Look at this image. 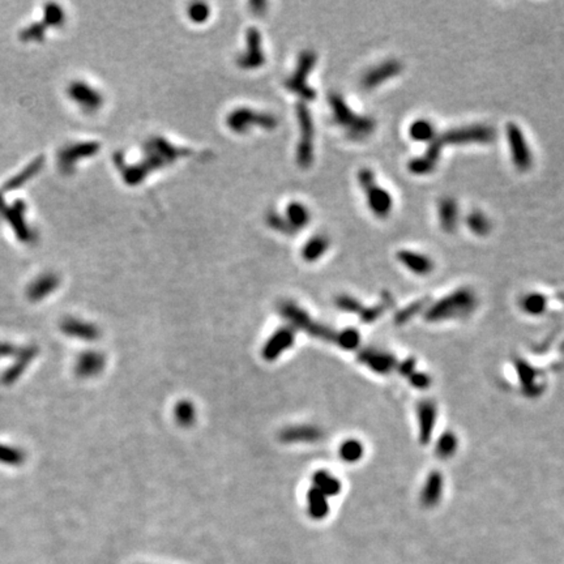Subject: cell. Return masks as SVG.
Returning a JSON list of instances; mask_svg holds the SVG:
<instances>
[{
    "instance_id": "cell-1",
    "label": "cell",
    "mask_w": 564,
    "mask_h": 564,
    "mask_svg": "<svg viewBox=\"0 0 564 564\" xmlns=\"http://www.w3.org/2000/svg\"><path fill=\"white\" fill-rule=\"evenodd\" d=\"M192 151L188 148L175 146L166 137L153 135L146 139L143 144L141 158L135 163H129L124 155L114 154V163L117 165L122 178L129 186H139L154 172L169 168L171 165L192 155Z\"/></svg>"
},
{
    "instance_id": "cell-2",
    "label": "cell",
    "mask_w": 564,
    "mask_h": 564,
    "mask_svg": "<svg viewBox=\"0 0 564 564\" xmlns=\"http://www.w3.org/2000/svg\"><path fill=\"white\" fill-rule=\"evenodd\" d=\"M328 103L332 112V120L353 141H363L374 134L376 122L372 117L360 115L353 112L351 106L340 93H329Z\"/></svg>"
},
{
    "instance_id": "cell-3",
    "label": "cell",
    "mask_w": 564,
    "mask_h": 564,
    "mask_svg": "<svg viewBox=\"0 0 564 564\" xmlns=\"http://www.w3.org/2000/svg\"><path fill=\"white\" fill-rule=\"evenodd\" d=\"M477 302L474 291L462 288L435 302L428 308L426 319L430 322H442L469 317L477 307Z\"/></svg>"
},
{
    "instance_id": "cell-4",
    "label": "cell",
    "mask_w": 564,
    "mask_h": 564,
    "mask_svg": "<svg viewBox=\"0 0 564 564\" xmlns=\"http://www.w3.org/2000/svg\"><path fill=\"white\" fill-rule=\"evenodd\" d=\"M317 61V52L312 50H303L298 57L297 67L294 69V72L283 83L285 88L290 93L298 95L302 102L314 101L317 98L315 89L308 86V77L312 69H315Z\"/></svg>"
},
{
    "instance_id": "cell-5",
    "label": "cell",
    "mask_w": 564,
    "mask_h": 564,
    "mask_svg": "<svg viewBox=\"0 0 564 564\" xmlns=\"http://www.w3.org/2000/svg\"><path fill=\"white\" fill-rule=\"evenodd\" d=\"M359 186L368 197L370 211L376 217H388L394 208V197L384 187L379 186L376 182L375 174L371 169H362L358 171Z\"/></svg>"
},
{
    "instance_id": "cell-6",
    "label": "cell",
    "mask_w": 564,
    "mask_h": 564,
    "mask_svg": "<svg viewBox=\"0 0 564 564\" xmlns=\"http://www.w3.org/2000/svg\"><path fill=\"white\" fill-rule=\"evenodd\" d=\"M297 120L300 124V141L297 146V163L300 169H308L314 163L315 155V126L311 112L305 102L297 103L295 106Z\"/></svg>"
},
{
    "instance_id": "cell-7",
    "label": "cell",
    "mask_w": 564,
    "mask_h": 564,
    "mask_svg": "<svg viewBox=\"0 0 564 564\" xmlns=\"http://www.w3.org/2000/svg\"><path fill=\"white\" fill-rule=\"evenodd\" d=\"M226 126L235 134H247L249 129L255 127L272 131L277 129L278 119L269 112H257L249 107H238L226 117Z\"/></svg>"
},
{
    "instance_id": "cell-8",
    "label": "cell",
    "mask_w": 564,
    "mask_h": 564,
    "mask_svg": "<svg viewBox=\"0 0 564 564\" xmlns=\"http://www.w3.org/2000/svg\"><path fill=\"white\" fill-rule=\"evenodd\" d=\"M440 143L445 146H468V144H488L494 141L496 131L494 127L488 124H471L459 129L445 131L439 135Z\"/></svg>"
},
{
    "instance_id": "cell-9",
    "label": "cell",
    "mask_w": 564,
    "mask_h": 564,
    "mask_svg": "<svg viewBox=\"0 0 564 564\" xmlns=\"http://www.w3.org/2000/svg\"><path fill=\"white\" fill-rule=\"evenodd\" d=\"M507 141L511 152L515 168L522 172H527L531 169L533 165V155L530 152L529 144L525 139V135L522 129L516 123H508L507 124Z\"/></svg>"
},
{
    "instance_id": "cell-10",
    "label": "cell",
    "mask_w": 564,
    "mask_h": 564,
    "mask_svg": "<svg viewBox=\"0 0 564 564\" xmlns=\"http://www.w3.org/2000/svg\"><path fill=\"white\" fill-rule=\"evenodd\" d=\"M101 144L97 141H81L63 146L58 154V166L64 174H72L78 161L93 157L100 152Z\"/></svg>"
},
{
    "instance_id": "cell-11",
    "label": "cell",
    "mask_w": 564,
    "mask_h": 564,
    "mask_svg": "<svg viewBox=\"0 0 564 564\" xmlns=\"http://www.w3.org/2000/svg\"><path fill=\"white\" fill-rule=\"evenodd\" d=\"M69 100L86 112H98L103 106V95L86 81H72L67 88Z\"/></svg>"
},
{
    "instance_id": "cell-12",
    "label": "cell",
    "mask_w": 564,
    "mask_h": 564,
    "mask_svg": "<svg viewBox=\"0 0 564 564\" xmlns=\"http://www.w3.org/2000/svg\"><path fill=\"white\" fill-rule=\"evenodd\" d=\"M265 63L263 37L257 28H248L246 33V49L237 58V66L245 71L260 69Z\"/></svg>"
},
{
    "instance_id": "cell-13",
    "label": "cell",
    "mask_w": 564,
    "mask_h": 564,
    "mask_svg": "<svg viewBox=\"0 0 564 564\" xmlns=\"http://www.w3.org/2000/svg\"><path fill=\"white\" fill-rule=\"evenodd\" d=\"M402 69H404V66L400 60H384L380 64L368 69V72L362 77L360 84L368 90L375 89L385 81L399 76L401 74Z\"/></svg>"
},
{
    "instance_id": "cell-14",
    "label": "cell",
    "mask_w": 564,
    "mask_h": 564,
    "mask_svg": "<svg viewBox=\"0 0 564 564\" xmlns=\"http://www.w3.org/2000/svg\"><path fill=\"white\" fill-rule=\"evenodd\" d=\"M25 212L26 204L23 200H18L12 206L1 211L4 220L9 223V226H12V230L15 231L18 240L21 242H30L33 234L26 223Z\"/></svg>"
},
{
    "instance_id": "cell-15",
    "label": "cell",
    "mask_w": 564,
    "mask_h": 564,
    "mask_svg": "<svg viewBox=\"0 0 564 564\" xmlns=\"http://www.w3.org/2000/svg\"><path fill=\"white\" fill-rule=\"evenodd\" d=\"M60 331L72 339H78L83 341H95L100 339V328L93 323L77 317H66L60 322Z\"/></svg>"
},
{
    "instance_id": "cell-16",
    "label": "cell",
    "mask_w": 564,
    "mask_h": 564,
    "mask_svg": "<svg viewBox=\"0 0 564 564\" xmlns=\"http://www.w3.org/2000/svg\"><path fill=\"white\" fill-rule=\"evenodd\" d=\"M37 354H38V348L35 345H29L18 349V354L15 356L16 357L15 362L3 374L1 377L3 384L11 385L18 382L20 376L25 372L28 366L35 360Z\"/></svg>"
},
{
    "instance_id": "cell-17",
    "label": "cell",
    "mask_w": 564,
    "mask_h": 564,
    "mask_svg": "<svg viewBox=\"0 0 564 564\" xmlns=\"http://www.w3.org/2000/svg\"><path fill=\"white\" fill-rule=\"evenodd\" d=\"M60 278L58 274H43L29 283L26 289V297L30 302H40L52 295L59 288Z\"/></svg>"
},
{
    "instance_id": "cell-18",
    "label": "cell",
    "mask_w": 564,
    "mask_h": 564,
    "mask_svg": "<svg viewBox=\"0 0 564 564\" xmlns=\"http://www.w3.org/2000/svg\"><path fill=\"white\" fill-rule=\"evenodd\" d=\"M396 257L406 269L411 271V274L428 276L434 269L433 259L421 252H414L411 249H400Z\"/></svg>"
},
{
    "instance_id": "cell-19",
    "label": "cell",
    "mask_w": 564,
    "mask_h": 564,
    "mask_svg": "<svg viewBox=\"0 0 564 564\" xmlns=\"http://www.w3.org/2000/svg\"><path fill=\"white\" fill-rule=\"evenodd\" d=\"M437 218L440 228L448 233L452 234L457 229L459 218H460V211L457 201L451 196L442 197L437 201Z\"/></svg>"
},
{
    "instance_id": "cell-20",
    "label": "cell",
    "mask_w": 564,
    "mask_h": 564,
    "mask_svg": "<svg viewBox=\"0 0 564 564\" xmlns=\"http://www.w3.org/2000/svg\"><path fill=\"white\" fill-rule=\"evenodd\" d=\"M106 363V358L100 351H84L76 360V374L80 377H93L98 375Z\"/></svg>"
},
{
    "instance_id": "cell-21",
    "label": "cell",
    "mask_w": 564,
    "mask_h": 564,
    "mask_svg": "<svg viewBox=\"0 0 564 564\" xmlns=\"http://www.w3.org/2000/svg\"><path fill=\"white\" fill-rule=\"evenodd\" d=\"M283 220L290 228L293 235H295L298 231L305 229L311 221V212L306 204L300 201H291L288 204L285 209V214H282Z\"/></svg>"
},
{
    "instance_id": "cell-22",
    "label": "cell",
    "mask_w": 564,
    "mask_h": 564,
    "mask_svg": "<svg viewBox=\"0 0 564 564\" xmlns=\"http://www.w3.org/2000/svg\"><path fill=\"white\" fill-rule=\"evenodd\" d=\"M359 359L362 363H365L368 368L379 374L389 372L394 368V357L384 351H374V349L362 351Z\"/></svg>"
},
{
    "instance_id": "cell-23",
    "label": "cell",
    "mask_w": 564,
    "mask_h": 564,
    "mask_svg": "<svg viewBox=\"0 0 564 564\" xmlns=\"http://www.w3.org/2000/svg\"><path fill=\"white\" fill-rule=\"evenodd\" d=\"M436 409L433 402L425 401L419 404L418 422H419V440L422 443L430 442L433 435L434 426H435Z\"/></svg>"
},
{
    "instance_id": "cell-24",
    "label": "cell",
    "mask_w": 564,
    "mask_h": 564,
    "mask_svg": "<svg viewBox=\"0 0 564 564\" xmlns=\"http://www.w3.org/2000/svg\"><path fill=\"white\" fill-rule=\"evenodd\" d=\"M293 341H294L293 331L288 328L280 329L266 343L263 351L265 358L269 360L277 358L281 354V351H286L289 346H291Z\"/></svg>"
},
{
    "instance_id": "cell-25",
    "label": "cell",
    "mask_w": 564,
    "mask_h": 564,
    "mask_svg": "<svg viewBox=\"0 0 564 564\" xmlns=\"http://www.w3.org/2000/svg\"><path fill=\"white\" fill-rule=\"evenodd\" d=\"M323 433L314 426H297L286 428L281 434V439L288 443H312L320 440Z\"/></svg>"
},
{
    "instance_id": "cell-26",
    "label": "cell",
    "mask_w": 564,
    "mask_h": 564,
    "mask_svg": "<svg viewBox=\"0 0 564 564\" xmlns=\"http://www.w3.org/2000/svg\"><path fill=\"white\" fill-rule=\"evenodd\" d=\"M43 163H45V157H43V155L37 157L35 161H32V163H29L24 170L20 171L13 178H11L8 182H6V184H4V187H3V191H4V192H7V191H13V189H18V188L21 187V186H24L26 182H29L32 178H35V175H37L40 171L42 170Z\"/></svg>"
},
{
    "instance_id": "cell-27",
    "label": "cell",
    "mask_w": 564,
    "mask_h": 564,
    "mask_svg": "<svg viewBox=\"0 0 564 564\" xmlns=\"http://www.w3.org/2000/svg\"><path fill=\"white\" fill-rule=\"evenodd\" d=\"M331 246V240L325 234H317L311 237L302 247V257L308 262H317V259L324 255Z\"/></svg>"
},
{
    "instance_id": "cell-28",
    "label": "cell",
    "mask_w": 564,
    "mask_h": 564,
    "mask_svg": "<svg viewBox=\"0 0 564 564\" xmlns=\"http://www.w3.org/2000/svg\"><path fill=\"white\" fill-rule=\"evenodd\" d=\"M443 493V477L440 473H431L426 479V483L422 488V502L426 505L437 503Z\"/></svg>"
},
{
    "instance_id": "cell-29",
    "label": "cell",
    "mask_w": 564,
    "mask_h": 564,
    "mask_svg": "<svg viewBox=\"0 0 564 564\" xmlns=\"http://www.w3.org/2000/svg\"><path fill=\"white\" fill-rule=\"evenodd\" d=\"M409 135L414 141L428 144L437 137L435 126L428 119L414 120L409 127Z\"/></svg>"
},
{
    "instance_id": "cell-30",
    "label": "cell",
    "mask_w": 564,
    "mask_h": 564,
    "mask_svg": "<svg viewBox=\"0 0 564 564\" xmlns=\"http://www.w3.org/2000/svg\"><path fill=\"white\" fill-rule=\"evenodd\" d=\"M465 223L469 228V230L478 237H486L493 229V223L490 221V218L481 211L470 212L466 216Z\"/></svg>"
},
{
    "instance_id": "cell-31",
    "label": "cell",
    "mask_w": 564,
    "mask_h": 564,
    "mask_svg": "<svg viewBox=\"0 0 564 564\" xmlns=\"http://www.w3.org/2000/svg\"><path fill=\"white\" fill-rule=\"evenodd\" d=\"M314 485L325 496L336 495L341 490V483L339 482V479L327 471H317L314 476Z\"/></svg>"
},
{
    "instance_id": "cell-32",
    "label": "cell",
    "mask_w": 564,
    "mask_h": 564,
    "mask_svg": "<svg viewBox=\"0 0 564 564\" xmlns=\"http://www.w3.org/2000/svg\"><path fill=\"white\" fill-rule=\"evenodd\" d=\"M308 511L314 519H323L328 513L327 496L317 488H311L308 494Z\"/></svg>"
},
{
    "instance_id": "cell-33",
    "label": "cell",
    "mask_w": 564,
    "mask_h": 564,
    "mask_svg": "<svg viewBox=\"0 0 564 564\" xmlns=\"http://www.w3.org/2000/svg\"><path fill=\"white\" fill-rule=\"evenodd\" d=\"M26 460L25 451L15 445H0V464L8 466H20Z\"/></svg>"
},
{
    "instance_id": "cell-34",
    "label": "cell",
    "mask_w": 564,
    "mask_h": 564,
    "mask_svg": "<svg viewBox=\"0 0 564 564\" xmlns=\"http://www.w3.org/2000/svg\"><path fill=\"white\" fill-rule=\"evenodd\" d=\"M522 307L527 314L537 317L545 312L547 307V300L545 295L539 293L527 294L522 300Z\"/></svg>"
},
{
    "instance_id": "cell-35",
    "label": "cell",
    "mask_w": 564,
    "mask_h": 564,
    "mask_svg": "<svg viewBox=\"0 0 564 564\" xmlns=\"http://www.w3.org/2000/svg\"><path fill=\"white\" fill-rule=\"evenodd\" d=\"M64 21H66V13H64V9L61 8L59 4L49 3L45 6L42 20L45 25L59 28L64 24Z\"/></svg>"
},
{
    "instance_id": "cell-36",
    "label": "cell",
    "mask_w": 564,
    "mask_h": 564,
    "mask_svg": "<svg viewBox=\"0 0 564 564\" xmlns=\"http://www.w3.org/2000/svg\"><path fill=\"white\" fill-rule=\"evenodd\" d=\"M457 445H459L457 437L453 435L452 433H445L439 437L436 443V454L442 459H448L454 454Z\"/></svg>"
},
{
    "instance_id": "cell-37",
    "label": "cell",
    "mask_w": 564,
    "mask_h": 564,
    "mask_svg": "<svg viewBox=\"0 0 564 564\" xmlns=\"http://www.w3.org/2000/svg\"><path fill=\"white\" fill-rule=\"evenodd\" d=\"M340 454L343 462H356L363 456V447L359 443L358 440H346L343 442L340 448Z\"/></svg>"
},
{
    "instance_id": "cell-38",
    "label": "cell",
    "mask_w": 564,
    "mask_h": 564,
    "mask_svg": "<svg viewBox=\"0 0 564 564\" xmlns=\"http://www.w3.org/2000/svg\"><path fill=\"white\" fill-rule=\"evenodd\" d=\"M46 28H47V26L45 25L42 21H41V23L32 24V25L25 28L24 30H21V33H20V40H23L24 42H29V41H32V42H40V41H42L43 38H45Z\"/></svg>"
},
{
    "instance_id": "cell-39",
    "label": "cell",
    "mask_w": 564,
    "mask_h": 564,
    "mask_svg": "<svg viewBox=\"0 0 564 564\" xmlns=\"http://www.w3.org/2000/svg\"><path fill=\"white\" fill-rule=\"evenodd\" d=\"M175 417L180 425L189 426L195 421V408L191 402L182 401L175 408Z\"/></svg>"
},
{
    "instance_id": "cell-40",
    "label": "cell",
    "mask_w": 564,
    "mask_h": 564,
    "mask_svg": "<svg viewBox=\"0 0 564 564\" xmlns=\"http://www.w3.org/2000/svg\"><path fill=\"white\" fill-rule=\"evenodd\" d=\"M188 16L192 23L203 24L211 16V8L206 3H194L188 8Z\"/></svg>"
},
{
    "instance_id": "cell-41",
    "label": "cell",
    "mask_w": 564,
    "mask_h": 564,
    "mask_svg": "<svg viewBox=\"0 0 564 564\" xmlns=\"http://www.w3.org/2000/svg\"><path fill=\"white\" fill-rule=\"evenodd\" d=\"M337 343L339 345H341L342 348H345V349H354V348H357L359 343V334L357 331H345V332H341V334H339L337 336Z\"/></svg>"
},
{
    "instance_id": "cell-42",
    "label": "cell",
    "mask_w": 564,
    "mask_h": 564,
    "mask_svg": "<svg viewBox=\"0 0 564 564\" xmlns=\"http://www.w3.org/2000/svg\"><path fill=\"white\" fill-rule=\"evenodd\" d=\"M337 306L342 308V310H345V311H351V312L363 311V308L359 305L358 300L351 298L349 295H341V297H339V300H337Z\"/></svg>"
},
{
    "instance_id": "cell-43",
    "label": "cell",
    "mask_w": 564,
    "mask_h": 564,
    "mask_svg": "<svg viewBox=\"0 0 564 564\" xmlns=\"http://www.w3.org/2000/svg\"><path fill=\"white\" fill-rule=\"evenodd\" d=\"M18 349L11 342L0 341V358H9L18 354Z\"/></svg>"
},
{
    "instance_id": "cell-44",
    "label": "cell",
    "mask_w": 564,
    "mask_h": 564,
    "mask_svg": "<svg viewBox=\"0 0 564 564\" xmlns=\"http://www.w3.org/2000/svg\"><path fill=\"white\" fill-rule=\"evenodd\" d=\"M411 383L416 385L417 388H425L428 384V377L426 375L414 376L411 379Z\"/></svg>"
},
{
    "instance_id": "cell-45",
    "label": "cell",
    "mask_w": 564,
    "mask_h": 564,
    "mask_svg": "<svg viewBox=\"0 0 564 564\" xmlns=\"http://www.w3.org/2000/svg\"><path fill=\"white\" fill-rule=\"evenodd\" d=\"M4 208H6V206H4V199H3V194L0 192V212H1Z\"/></svg>"
}]
</instances>
